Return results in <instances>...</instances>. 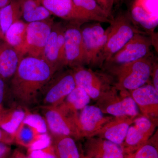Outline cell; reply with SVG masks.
I'll return each instance as SVG.
<instances>
[{"label": "cell", "instance_id": "cell-1", "mask_svg": "<svg viewBox=\"0 0 158 158\" xmlns=\"http://www.w3.org/2000/svg\"><path fill=\"white\" fill-rule=\"evenodd\" d=\"M56 73L40 58L26 56L9 81L6 102L30 110L38 105L43 90Z\"/></svg>", "mask_w": 158, "mask_h": 158}, {"label": "cell", "instance_id": "cell-2", "mask_svg": "<svg viewBox=\"0 0 158 158\" xmlns=\"http://www.w3.org/2000/svg\"><path fill=\"white\" fill-rule=\"evenodd\" d=\"M108 39L99 56L98 65H102L116 53L139 31L129 13H120L110 23Z\"/></svg>", "mask_w": 158, "mask_h": 158}, {"label": "cell", "instance_id": "cell-3", "mask_svg": "<svg viewBox=\"0 0 158 158\" xmlns=\"http://www.w3.org/2000/svg\"><path fill=\"white\" fill-rule=\"evenodd\" d=\"M151 56L118 66L108 68L116 77L115 86L131 91L149 82L152 72L153 61Z\"/></svg>", "mask_w": 158, "mask_h": 158}, {"label": "cell", "instance_id": "cell-4", "mask_svg": "<svg viewBox=\"0 0 158 158\" xmlns=\"http://www.w3.org/2000/svg\"><path fill=\"white\" fill-rule=\"evenodd\" d=\"M104 114L113 116H141L138 106L129 91L111 87L97 100V104Z\"/></svg>", "mask_w": 158, "mask_h": 158}, {"label": "cell", "instance_id": "cell-5", "mask_svg": "<svg viewBox=\"0 0 158 158\" xmlns=\"http://www.w3.org/2000/svg\"><path fill=\"white\" fill-rule=\"evenodd\" d=\"M61 70L55 73L43 90L38 106H58L76 87L72 70Z\"/></svg>", "mask_w": 158, "mask_h": 158}, {"label": "cell", "instance_id": "cell-6", "mask_svg": "<svg viewBox=\"0 0 158 158\" xmlns=\"http://www.w3.org/2000/svg\"><path fill=\"white\" fill-rule=\"evenodd\" d=\"M153 44L152 38L147 36L146 33L136 34L103 64L107 68H110L150 56Z\"/></svg>", "mask_w": 158, "mask_h": 158}, {"label": "cell", "instance_id": "cell-7", "mask_svg": "<svg viewBox=\"0 0 158 158\" xmlns=\"http://www.w3.org/2000/svg\"><path fill=\"white\" fill-rule=\"evenodd\" d=\"M84 23L69 21L65 26V51L66 66L73 68L87 64V56L81 26Z\"/></svg>", "mask_w": 158, "mask_h": 158}, {"label": "cell", "instance_id": "cell-8", "mask_svg": "<svg viewBox=\"0 0 158 158\" xmlns=\"http://www.w3.org/2000/svg\"><path fill=\"white\" fill-rule=\"evenodd\" d=\"M81 30L87 56V65H98L100 54L108 39L110 27L105 30L98 22L82 24Z\"/></svg>", "mask_w": 158, "mask_h": 158}, {"label": "cell", "instance_id": "cell-9", "mask_svg": "<svg viewBox=\"0 0 158 158\" xmlns=\"http://www.w3.org/2000/svg\"><path fill=\"white\" fill-rule=\"evenodd\" d=\"M65 27L62 23H54L41 58L56 73L66 66Z\"/></svg>", "mask_w": 158, "mask_h": 158}, {"label": "cell", "instance_id": "cell-10", "mask_svg": "<svg viewBox=\"0 0 158 158\" xmlns=\"http://www.w3.org/2000/svg\"><path fill=\"white\" fill-rule=\"evenodd\" d=\"M51 134L70 136L75 139L81 135L73 117L66 115L58 107L38 106Z\"/></svg>", "mask_w": 158, "mask_h": 158}, {"label": "cell", "instance_id": "cell-11", "mask_svg": "<svg viewBox=\"0 0 158 158\" xmlns=\"http://www.w3.org/2000/svg\"><path fill=\"white\" fill-rule=\"evenodd\" d=\"M158 123L141 116L130 126L121 146L125 156L135 152L152 137Z\"/></svg>", "mask_w": 158, "mask_h": 158}, {"label": "cell", "instance_id": "cell-12", "mask_svg": "<svg viewBox=\"0 0 158 158\" xmlns=\"http://www.w3.org/2000/svg\"><path fill=\"white\" fill-rule=\"evenodd\" d=\"M72 69L77 87L85 90L90 98L97 100L103 93L113 86L108 77L93 71L84 66L73 67Z\"/></svg>", "mask_w": 158, "mask_h": 158}, {"label": "cell", "instance_id": "cell-13", "mask_svg": "<svg viewBox=\"0 0 158 158\" xmlns=\"http://www.w3.org/2000/svg\"><path fill=\"white\" fill-rule=\"evenodd\" d=\"M54 23L52 18L41 21L28 23L26 56L41 59Z\"/></svg>", "mask_w": 158, "mask_h": 158}, {"label": "cell", "instance_id": "cell-14", "mask_svg": "<svg viewBox=\"0 0 158 158\" xmlns=\"http://www.w3.org/2000/svg\"><path fill=\"white\" fill-rule=\"evenodd\" d=\"M113 116H105L97 106H88L73 117V119L81 133L82 138L95 136L102 127L110 121Z\"/></svg>", "mask_w": 158, "mask_h": 158}, {"label": "cell", "instance_id": "cell-15", "mask_svg": "<svg viewBox=\"0 0 158 158\" xmlns=\"http://www.w3.org/2000/svg\"><path fill=\"white\" fill-rule=\"evenodd\" d=\"M141 116L158 123V91L152 84H145L129 91Z\"/></svg>", "mask_w": 158, "mask_h": 158}, {"label": "cell", "instance_id": "cell-16", "mask_svg": "<svg viewBox=\"0 0 158 158\" xmlns=\"http://www.w3.org/2000/svg\"><path fill=\"white\" fill-rule=\"evenodd\" d=\"M157 0H136L132 7L131 17L133 22L153 33L158 26Z\"/></svg>", "mask_w": 158, "mask_h": 158}, {"label": "cell", "instance_id": "cell-17", "mask_svg": "<svg viewBox=\"0 0 158 158\" xmlns=\"http://www.w3.org/2000/svg\"><path fill=\"white\" fill-rule=\"evenodd\" d=\"M85 144V157L124 158L121 145L98 136L88 137Z\"/></svg>", "mask_w": 158, "mask_h": 158}, {"label": "cell", "instance_id": "cell-18", "mask_svg": "<svg viewBox=\"0 0 158 158\" xmlns=\"http://www.w3.org/2000/svg\"><path fill=\"white\" fill-rule=\"evenodd\" d=\"M138 116H113L95 136L121 145L124 141L130 126Z\"/></svg>", "mask_w": 158, "mask_h": 158}, {"label": "cell", "instance_id": "cell-19", "mask_svg": "<svg viewBox=\"0 0 158 158\" xmlns=\"http://www.w3.org/2000/svg\"><path fill=\"white\" fill-rule=\"evenodd\" d=\"M53 15L69 21L88 22L74 5L72 0H37Z\"/></svg>", "mask_w": 158, "mask_h": 158}, {"label": "cell", "instance_id": "cell-20", "mask_svg": "<svg viewBox=\"0 0 158 158\" xmlns=\"http://www.w3.org/2000/svg\"><path fill=\"white\" fill-rule=\"evenodd\" d=\"M23 58L5 40L0 39V78L7 84L15 73Z\"/></svg>", "mask_w": 158, "mask_h": 158}, {"label": "cell", "instance_id": "cell-21", "mask_svg": "<svg viewBox=\"0 0 158 158\" xmlns=\"http://www.w3.org/2000/svg\"><path fill=\"white\" fill-rule=\"evenodd\" d=\"M74 6L88 22L111 23L113 18L98 4L95 0H72Z\"/></svg>", "mask_w": 158, "mask_h": 158}, {"label": "cell", "instance_id": "cell-22", "mask_svg": "<svg viewBox=\"0 0 158 158\" xmlns=\"http://www.w3.org/2000/svg\"><path fill=\"white\" fill-rule=\"evenodd\" d=\"M90 99L85 90L76 86L64 101L56 107L65 114L73 117L77 114L78 110H82L89 104Z\"/></svg>", "mask_w": 158, "mask_h": 158}, {"label": "cell", "instance_id": "cell-23", "mask_svg": "<svg viewBox=\"0 0 158 158\" xmlns=\"http://www.w3.org/2000/svg\"><path fill=\"white\" fill-rule=\"evenodd\" d=\"M51 144L56 158H81L74 138L51 134Z\"/></svg>", "mask_w": 158, "mask_h": 158}, {"label": "cell", "instance_id": "cell-24", "mask_svg": "<svg viewBox=\"0 0 158 158\" xmlns=\"http://www.w3.org/2000/svg\"><path fill=\"white\" fill-rule=\"evenodd\" d=\"M28 23L22 20L12 24L5 34V40L23 57L26 55Z\"/></svg>", "mask_w": 158, "mask_h": 158}, {"label": "cell", "instance_id": "cell-25", "mask_svg": "<svg viewBox=\"0 0 158 158\" xmlns=\"http://www.w3.org/2000/svg\"><path fill=\"white\" fill-rule=\"evenodd\" d=\"M28 110L19 107L6 109L0 117V128L14 136Z\"/></svg>", "mask_w": 158, "mask_h": 158}, {"label": "cell", "instance_id": "cell-26", "mask_svg": "<svg viewBox=\"0 0 158 158\" xmlns=\"http://www.w3.org/2000/svg\"><path fill=\"white\" fill-rule=\"evenodd\" d=\"M22 18L26 23L41 21L51 18L52 15L37 0H20Z\"/></svg>", "mask_w": 158, "mask_h": 158}, {"label": "cell", "instance_id": "cell-27", "mask_svg": "<svg viewBox=\"0 0 158 158\" xmlns=\"http://www.w3.org/2000/svg\"><path fill=\"white\" fill-rule=\"evenodd\" d=\"M22 18L20 0H12L7 6L0 9V26L4 36L10 26Z\"/></svg>", "mask_w": 158, "mask_h": 158}, {"label": "cell", "instance_id": "cell-28", "mask_svg": "<svg viewBox=\"0 0 158 158\" xmlns=\"http://www.w3.org/2000/svg\"><path fill=\"white\" fill-rule=\"evenodd\" d=\"M41 135L33 128L22 123L15 134L14 141L21 146L30 148Z\"/></svg>", "mask_w": 158, "mask_h": 158}, {"label": "cell", "instance_id": "cell-29", "mask_svg": "<svg viewBox=\"0 0 158 158\" xmlns=\"http://www.w3.org/2000/svg\"><path fill=\"white\" fill-rule=\"evenodd\" d=\"M157 135V133L135 152L125 156L124 158H158Z\"/></svg>", "mask_w": 158, "mask_h": 158}, {"label": "cell", "instance_id": "cell-30", "mask_svg": "<svg viewBox=\"0 0 158 158\" xmlns=\"http://www.w3.org/2000/svg\"><path fill=\"white\" fill-rule=\"evenodd\" d=\"M22 123L33 128L40 135L47 133V125L42 115L37 113H29L28 111Z\"/></svg>", "mask_w": 158, "mask_h": 158}, {"label": "cell", "instance_id": "cell-31", "mask_svg": "<svg viewBox=\"0 0 158 158\" xmlns=\"http://www.w3.org/2000/svg\"><path fill=\"white\" fill-rule=\"evenodd\" d=\"M29 156L32 158H56L52 144L42 149L30 150Z\"/></svg>", "mask_w": 158, "mask_h": 158}, {"label": "cell", "instance_id": "cell-32", "mask_svg": "<svg viewBox=\"0 0 158 158\" xmlns=\"http://www.w3.org/2000/svg\"><path fill=\"white\" fill-rule=\"evenodd\" d=\"M8 91V85L5 81L0 78V112L6 110L5 103L6 102Z\"/></svg>", "mask_w": 158, "mask_h": 158}, {"label": "cell", "instance_id": "cell-33", "mask_svg": "<svg viewBox=\"0 0 158 158\" xmlns=\"http://www.w3.org/2000/svg\"><path fill=\"white\" fill-rule=\"evenodd\" d=\"M95 1L110 17L113 18L112 12L115 0H95Z\"/></svg>", "mask_w": 158, "mask_h": 158}, {"label": "cell", "instance_id": "cell-34", "mask_svg": "<svg viewBox=\"0 0 158 158\" xmlns=\"http://www.w3.org/2000/svg\"><path fill=\"white\" fill-rule=\"evenodd\" d=\"M14 142V136L8 134L0 128V143L11 144Z\"/></svg>", "mask_w": 158, "mask_h": 158}, {"label": "cell", "instance_id": "cell-35", "mask_svg": "<svg viewBox=\"0 0 158 158\" xmlns=\"http://www.w3.org/2000/svg\"><path fill=\"white\" fill-rule=\"evenodd\" d=\"M151 77L152 78L153 86L158 91V65L157 62H153Z\"/></svg>", "mask_w": 158, "mask_h": 158}, {"label": "cell", "instance_id": "cell-36", "mask_svg": "<svg viewBox=\"0 0 158 158\" xmlns=\"http://www.w3.org/2000/svg\"><path fill=\"white\" fill-rule=\"evenodd\" d=\"M11 152L10 144L0 143V158L9 154Z\"/></svg>", "mask_w": 158, "mask_h": 158}, {"label": "cell", "instance_id": "cell-37", "mask_svg": "<svg viewBox=\"0 0 158 158\" xmlns=\"http://www.w3.org/2000/svg\"><path fill=\"white\" fill-rule=\"evenodd\" d=\"M26 156H27L21 151L16 149L14 151H11L8 158H26Z\"/></svg>", "mask_w": 158, "mask_h": 158}, {"label": "cell", "instance_id": "cell-38", "mask_svg": "<svg viewBox=\"0 0 158 158\" xmlns=\"http://www.w3.org/2000/svg\"><path fill=\"white\" fill-rule=\"evenodd\" d=\"M12 1V0H0V9L7 6Z\"/></svg>", "mask_w": 158, "mask_h": 158}, {"label": "cell", "instance_id": "cell-39", "mask_svg": "<svg viewBox=\"0 0 158 158\" xmlns=\"http://www.w3.org/2000/svg\"><path fill=\"white\" fill-rule=\"evenodd\" d=\"M0 39L5 40V36L3 34L2 32V29H1V26H0Z\"/></svg>", "mask_w": 158, "mask_h": 158}, {"label": "cell", "instance_id": "cell-40", "mask_svg": "<svg viewBox=\"0 0 158 158\" xmlns=\"http://www.w3.org/2000/svg\"><path fill=\"white\" fill-rule=\"evenodd\" d=\"M11 153H10L9 154L3 157L2 158H9V155H10V154H11Z\"/></svg>", "mask_w": 158, "mask_h": 158}, {"label": "cell", "instance_id": "cell-41", "mask_svg": "<svg viewBox=\"0 0 158 158\" xmlns=\"http://www.w3.org/2000/svg\"><path fill=\"white\" fill-rule=\"evenodd\" d=\"M81 158H85V156H84V154L81 153Z\"/></svg>", "mask_w": 158, "mask_h": 158}, {"label": "cell", "instance_id": "cell-42", "mask_svg": "<svg viewBox=\"0 0 158 158\" xmlns=\"http://www.w3.org/2000/svg\"><path fill=\"white\" fill-rule=\"evenodd\" d=\"M26 158H31V157L30 156H29L28 155V156H26Z\"/></svg>", "mask_w": 158, "mask_h": 158}, {"label": "cell", "instance_id": "cell-43", "mask_svg": "<svg viewBox=\"0 0 158 158\" xmlns=\"http://www.w3.org/2000/svg\"><path fill=\"white\" fill-rule=\"evenodd\" d=\"M4 111H3V112H0V117H1V116H2V113H3V112H4Z\"/></svg>", "mask_w": 158, "mask_h": 158}, {"label": "cell", "instance_id": "cell-44", "mask_svg": "<svg viewBox=\"0 0 158 158\" xmlns=\"http://www.w3.org/2000/svg\"><path fill=\"white\" fill-rule=\"evenodd\" d=\"M118 0H115V2H116V1H118Z\"/></svg>", "mask_w": 158, "mask_h": 158}, {"label": "cell", "instance_id": "cell-45", "mask_svg": "<svg viewBox=\"0 0 158 158\" xmlns=\"http://www.w3.org/2000/svg\"><path fill=\"white\" fill-rule=\"evenodd\" d=\"M85 158H88L85 157Z\"/></svg>", "mask_w": 158, "mask_h": 158}]
</instances>
